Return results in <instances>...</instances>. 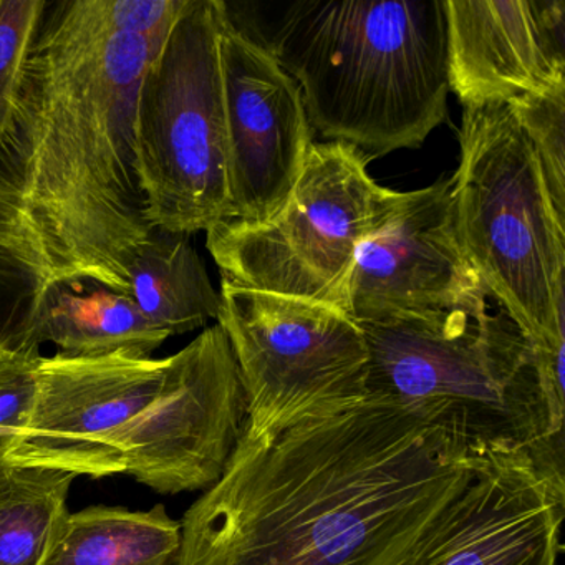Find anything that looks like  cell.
<instances>
[{"label":"cell","instance_id":"6da1fadb","mask_svg":"<svg viewBox=\"0 0 565 565\" xmlns=\"http://www.w3.org/2000/svg\"><path fill=\"white\" fill-rule=\"evenodd\" d=\"M158 52L108 21L105 0L49 2L0 140L2 347L21 349L57 287L128 294L153 230L137 164V104Z\"/></svg>","mask_w":565,"mask_h":565},{"label":"cell","instance_id":"7a4b0ae2","mask_svg":"<svg viewBox=\"0 0 565 565\" xmlns=\"http://www.w3.org/2000/svg\"><path fill=\"white\" fill-rule=\"evenodd\" d=\"M484 452L373 399L243 433L184 514L174 565H395Z\"/></svg>","mask_w":565,"mask_h":565},{"label":"cell","instance_id":"3957f363","mask_svg":"<svg viewBox=\"0 0 565 565\" xmlns=\"http://www.w3.org/2000/svg\"><path fill=\"white\" fill-rule=\"evenodd\" d=\"M267 47L329 141L382 157L422 147L448 115L446 0H299Z\"/></svg>","mask_w":565,"mask_h":565},{"label":"cell","instance_id":"277c9868","mask_svg":"<svg viewBox=\"0 0 565 565\" xmlns=\"http://www.w3.org/2000/svg\"><path fill=\"white\" fill-rule=\"evenodd\" d=\"M486 299L359 323L366 399L398 406L476 451L524 452L565 499V431L552 418L534 347Z\"/></svg>","mask_w":565,"mask_h":565},{"label":"cell","instance_id":"5b68a950","mask_svg":"<svg viewBox=\"0 0 565 565\" xmlns=\"http://www.w3.org/2000/svg\"><path fill=\"white\" fill-rule=\"evenodd\" d=\"M452 181L456 224L486 297L532 347L565 343V216L509 105L466 107Z\"/></svg>","mask_w":565,"mask_h":565},{"label":"cell","instance_id":"8992f818","mask_svg":"<svg viewBox=\"0 0 565 565\" xmlns=\"http://www.w3.org/2000/svg\"><path fill=\"white\" fill-rule=\"evenodd\" d=\"M224 14L220 0H190L141 82L137 164L151 227L191 236L230 217Z\"/></svg>","mask_w":565,"mask_h":565},{"label":"cell","instance_id":"52a82bcc","mask_svg":"<svg viewBox=\"0 0 565 565\" xmlns=\"http://www.w3.org/2000/svg\"><path fill=\"white\" fill-rule=\"evenodd\" d=\"M405 193L380 186L369 157L342 141L310 148L296 190L266 223L227 220L207 231L223 284L342 309L360 244L382 230Z\"/></svg>","mask_w":565,"mask_h":565},{"label":"cell","instance_id":"ba28073f","mask_svg":"<svg viewBox=\"0 0 565 565\" xmlns=\"http://www.w3.org/2000/svg\"><path fill=\"white\" fill-rule=\"evenodd\" d=\"M217 323L247 398V436L339 415L366 399L365 337L339 307L221 287Z\"/></svg>","mask_w":565,"mask_h":565},{"label":"cell","instance_id":"9c48e42d","mask_svg":"<svg viewBox=\"0 0 565 565\" xmlns=\"http://www.w3.org/2000/svg\"><path fill=\"white\" fill-rule=\"evenodd\" d=\"M247 419L230 339L207 327L168 356L160 390L111 439L124 475L160 494L210 489L226 471Z\"/></svg>","mask_w":565,"mask_h":565},{"label":"cell","instance_id":"30bf717a","mask_svg":"<svg viewBox=\"0 0 565 565\" xmlns=\"http://www.w3.org/2000/svg\"><path fill=\"white\" fill-rule=\"evenodd\" d=\"M220 49L227 127V220L266 223L296 190L313 130L299 85L267 45L234 22L227 4Z\"/></svg>","mask_w":565,"mask_h":565},{"label":"cell","instance_id":"8fae6325","mask_svg":"<svg viewBox=\"0 0 565 565\" xmlns=\"http://www.w3.org/2000/svg\"><path fill=\"white\" fill-rule=\"evenodd\" d=\"M167 363L127 353L41 355L34 412L12 466L94 479L124 475L111 439L157 395Z\"/></svg>","mask_w":565,"mask_h":565},{"label":"cell","instance_id":"7c38bea8","mask_svg":"<svg viewBox=\"0 0 565 565\" xmlns=\"http://www.w3.org/2000/svg\"><path fill=\"white\" fill-rule=\"evenodd\" d=\"M452 181L405 193L392 220L360 244L342 310L356 323L436 312L486 297L456 224Z\"/></svg>","mask_w":565,"mask_h":565},{"label":"cell","instance_id":"4fadbf2b","mask_svg":"<svg viewBox=\"0 0 565 565\" xmlns=\"http://www.w3.org/2000/svg\"><path fill=\"white\" fill-rule=\"evenodd\" d=\"M564 518L529 456L488 449L395 565H557Z\"/></svg>","mask_w":565,"mask_h":565},{"label":"cell","instance_id":"5bb4252c","mask_svg":"<svg viewBox=\"0 0 565 565\" xmlns=\"http://www.w3.org/2000/svg\"><path fill=\"white\" fill-rule=\"evenodd\" d=\"M449 90L462 107L565 88L564 0H446Z\"/></svg>","mask_w":565,"mask_h":565},{"label":"cell","instance_id":"9a60e30c","mask_svg":"<svg viewBox=\"0 0 565 565\" xmlns=\"http://www.w3.org/2000/svg\"><path fill=\"white\" fill-rule=\"evenodd\" d=\"M170 339L128 294L98 284L57 287L39 303L22 349L54 343L68 356H151Z\"/></svg>","mask_w":565,"mask_h":565},{"label":"cell","instance_id":"2e32d148","mask_svg":"<svg viewBox=\"0 0 565 565\" xmlns=\"http://www.w3.org/2000/svg\"><path fill=\"white\" fill-rule=\"evenodd\" d=\"M128 296L168 335H183L217 320L214 289L190 234L153 227L128 270Z\"/></svg>","mask_w":565,"mask_h":565},{"label":"cell","instance_id":"e0dca14e","mask_svg":"<svg viewBox=\"0 0 565 565\" xmlns=\"http://www.w3.org/2000/svg\"><path fill=\"white\" fill-rule=\"evenodd\" d=\"M181 522L150 511L94 505L71 512L47 565H174Z\"/></svg>","mask_w":565,"mask_h":565},{"label":"cell","instance_id":"ac0fdd59","mask_svg":"<svg viewBox=\"0 0 565 565\" xmlns=\"http://www.w3.org/2000/svg\"><path fill=\"white\" fill-rule=\"evenodd\" d=\"M75 478L32 466L0 471V565H47L71 514L67 498Z\"/></svg>","mask_w":565,"mask_h":565},{"label":"cell","instance_id":"d6986e66","mask_svg":"<svg viewBox=\"0 0 565 565\" xmlns=\"http://www.w3.org/2000/svg\"><path fill=\"white\" fill-rule=\"evenodd\" d=\"M49 0H0V140L14 118Z\"/></svg>","mask_w":565,"mask_h":565},{"label":"cell","instance_id":"ffe728a7","mask_svg":"<svg viewBox=\"0 0 565 565\" xmlns=\"http://www.w3.org/2000/svg\"><path fill=\"white\" fill-rule=\"evenodd\" d=\"M509 107L537 154L555 210L565 216V88Z\"/></svg>","mask_w":565,"mask_h":565},{"label":"cell","instance_id":"44dd1931","mask_svg":"<svg viewBox=\"0 0 565 565\" xmlns=\"http://www.w3.org/2000/svg\"><path fill=\"white\" fill-rule=\"evenodd\" d=\"M41 355V349L28 347L0 349V429L11 433L19 441L34 412Z\"/></svg>","mask_w":565,"mask_h":565},{"label":"cell","instance_id":"7402d4cb","mask_svg":"<svg viewBox=\"0 0 565 565\" xmlns=\"http://www.w3.org/2000/svg\"><path fill=\"white\" fill-rule=\"evenodd\" d=\"M190 0H105L108 21L118 32L145 39L160 52Z\"/></svg>","mask_w":565,"mask_h":565},{"label":"cell","instance_id":"603a6c76","mask_svg":"<svg viewBox=\"0 0 565 565\" xmlns=\"http://www.w3.org/2000/svg\"><path fill=\"white\" fill-rule=\"evenodd\" d=\"M19 439L11 433L0 429V465L12 466L15 448H18Z\"/></svg>","mask_w":565,"mask_h":565},{"label":"cell","instance_id":"cb8c5ba5","mask_svg":"<svg viewBox=\"0 0 565 565\" xmlns=\"http://www.w3.org/2000/svg\"><path fill=\"white\" fill-rule=\"evenodd\" d=\"M0 349H2V319H0Z\"/></svg>","mask_w":565,"mask_h":565},{"label":"cell","instance_id":"d4e9b609","mask_svg":"<svg viewBox=\"0 0 565 565\" xmlns=\"http://www.w3.org/2000/svg\"><path fill=\"white\" fill-rule=\"evenodd\" d=\"M6 466H8V465H0V471H2V469L6 468Z\"/></svg>","mask_w":565,"mask_h":565}]
</instances>
